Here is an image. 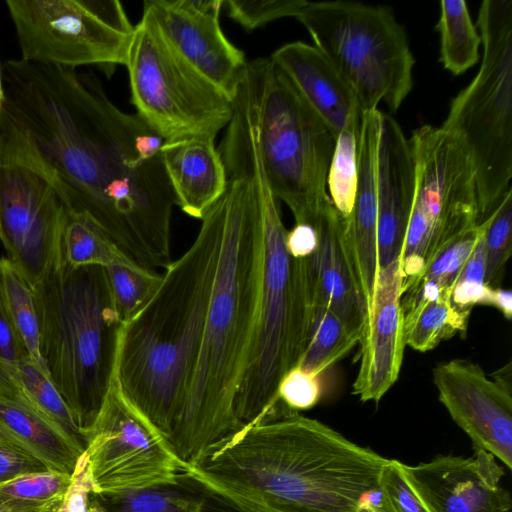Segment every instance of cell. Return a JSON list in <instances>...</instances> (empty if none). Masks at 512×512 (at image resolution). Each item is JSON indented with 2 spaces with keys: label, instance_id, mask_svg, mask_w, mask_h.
Returning <instances> with one entry per match:
<instances>
[{
  "label": "cell",
  "instance_id": "836d02e7",
  "mask_svg": "<svg viewBox=\"0 0 512 512\" xmlns=\"http://www.w3.org/2000/svg\"><path fill=\"white\" fill-rule=\"evenodd\" d=\"M116 313L129 322L153 297L163 275L137 264H115L105 268Z\"/></svg>",
  "mask_w": 512,
  "mask_h": 512
},
{
  "label": "cell",
  "instance_id": "83f0119b",
  "mask_svg": "<svg viewBox=\"0 0 512 512\" xmlns=\"http://www.w3.org/2000/svg\"><path fill=\"white\" fill-rule=\"evenodd\" d=\"M435 29L440 39L439 61L445 70L458 76L478 63L482 41L466 1L442 0Z\"/></svg>",
  "mask_w": 512,
  "mask_h": 512
},
{
  "label": "cell",
  "instance_id": "6da1fadb",
  "mask_svg": "<svg viewBox=\"0 0 512 512\" xmlns=\"http://www.w3.org/2000/svg\"><path fill=\"white\" fill-rule=\"evenodd\" d=\"M2 76L0 161L43 176L67 211L139 266L166 268L177 200L164 139L115 106L93 73L19 58L4 63Z\"/></svg>",
  "mask_w": 512,
  "mask_h": 512
},
{
  "label": "cell",
  "instance_id": "8992f818",
  "mask_svg": "<svg viewBox=\"0 0 512 512\" xmlns=\"http://www.w3.org/2000/svg\"><path fill=\"white\" fill-rule=\"evenodd\" d=\"M40 353L80 434L109 389L119 329L104 267H70L64 259L32 287Z\"/></svg>",
  "mask_w": 512,
  "mask_h": 512
},
{
  "label": "cell",
  "instance_id": "f6af8a7d",
  "mask_svg": "<svg viewBox=\"0 0 512 512\" xmlns=\"http://www.w3.org/2000/svg\"><path fill=\"white\" fill-rule=\"evenodd\" d=\"M484 305L497 308L507 320L512 318V293L502 287L489 288Z\"/></svg>",
  "mask_w": 512,
  "mask_h": 512
},
{
  "label": "cell",
  "instance_id": "3957f363",
  "mask_svg": "<svg viewBox=\"0 0 512 512\" xmlns=\"http://www.w3.org/2000/svg\"><path fill=\"white\" fill-rule=\"evenodd\" d=\"M225 167L220 255L198 356L169 437L186 465L241 428L235 403L257 323L263 256L260 206L243 164L232 160Z\"/></svg>",
  "mask_w": 512,
  "mask_h": 512
},
{
  "label": "cell",
  "instance_id": "7bdbcfd3",
  "mask_svg": "<svg viewBox=\"0 0 512 512\" xmlns=\"http://www.w3.org/2000/svg\"><path fill=\"white\" fill-rule=\"evenodd\" d=\"M46 469L37 460L0 441V484L23 474Z\"/></svg>",
  "mask_w": 512,
  "mask_h": 512
},
{
  "label": "cell",
  "instance_id": "4dcf8cb0",
  "mask_svg": "<svg viewBox=\"0 0 512 512\" xmlns=\"http://www.w3.org/2000/svg\"><path fill=\"white\" fill-rule=\"evenodd\" d=\"M63 259L70 267L137 264L86 217L67 211L62 239ZM138 265V264H137Z\"/></svg>",
  "mask_w": 512,
  "mask_h": 512
},
{
  "label": "cell",
  "instance_id": "ee69618b",
  "mask_svg": "<svg viewBox=\"0 0 512 512\" xmlns=\"http://www.w3.org/2000/svg\"><path fill=\"white\" fill-rule=\"evenodd\" d=\"M285 245L288 253L297 259L313 256L318 246L316 230L309 224H295L287 230Z\"/></svg>",
  "mask_w": 512,
  "mask_h": 512
},
{
  "label": "cell",
  "instance_id": "4fadbf2b",
  "mask_svg": "<svg viewBox=\"0 0 512 512\" xmlns=\"http://www.w3.org/2000/svg\"><path fill=\"white\" fill-rule=\"evenodd\" d=\"M81 437L96 495L171 482L185 470L169 440L124 396L115 366L98 415Z\"/></svg>",
  "mask_w": 512,
  "mask_h": 512
},
{
  "label": "cell",
  "instance_id": "9c48e42d",
  "mask_svg": "<svg viewBox=\"0 0 512 512\" xmlns=\"http://www.w3.org/2000/svg\"><path fill=\"white\" fill-rule=\"evenodd\" d=\"M314 46L353 89L361 110L397 111L413 88L415 58L392 9L353 1H316L295 17Z\"/></svg>",
  "mask_w": 512,
  "mask_h": 512
},
{
  "label": "cell",
  "instance_id": "484cf974",
  "mask_svg": "<svg viewBox=\"0 0 512 512\" xmlns=\"http://www.w3.org/2000/svg\"><path fill=\"white\" fill-rule=\"evenodd\" d=\"M404 313V342L413 350L427 352L442 341L467 331L471 312L451 301V291L413 304Z\"/></svg>",
  "mask_w": 512,
  "mask_h": 512
},
{
  "label": "cell",
  "instance_id": "74e56055",
  "mask_svg": "<svg viewBox=\"0 0 512 512\" xmlns=\"http://www.w3.org/2000/svg\"><path fill=\"white\" fill-rule=\"evenodd\" d=\"M484 229L464 264L451 290V301L462 311L471 312L475 305H484L489 288L485 283L486 253Z\"/></svg>",
  "mask_w": 512,
  "mask_h": 512
},
{
  "label": "cell",
  "instance_id": "52a82bcc",
  "mask_svg": "<svg viewBox=\"0 0 512 512\" xmlns=\"http://www.w3.org/2000/svg\"><path fill=\"white\" fill-rule=\"evenodd\" d=\"M248 98L268 186L293 214L314 227L327 193L336 137L271 58L247 62Z\"/></svg>",
  "mask_w": 512,
  "mask_h": 512
},
{
  "label": "cell",
  "instance_id": "8d00e7d4",
  "mask_svg": "<svg viewBox=\"0 0 512 512\" xmlns=\"http://www.w3.org/2000/svg\"><path fill=\"white\" fill-rule=\"evenodd\" d=\"M24 356L26 354L5 307L0 283V400L31 412L19 376V363Z\"/></svg>",
  "mask_w": 512,
  "mask_h": 512
},
{
  "label": "cell",
  "instance_id": "7402d4cb",
  "mask_svg": "<svg viewBox=\"0 0 512 512\" xmlns=\"http://www.w3.org/2000/svg\"><path fill=\"white\" fill-rule=\"evenodd\" d=\"M270 58L335 137L348 123L361 122L363 111L353 89L314 45L290 42Z\"/></svg>",
  "mask_w": 512,
  "mask_h": 512
},
{
  "label": "cell",
  "instance_id": "1f68e13d",
  "mask_svg": "<svg viewBox=\"0 0 512 512\" xmlns=\"http://www.w3.org/2000/svg\"><path fill=\"white\" fill-rule=\"evenodd\" d=\"M357 343L359 339L347 331L331 309L324 305L316 306L311 338L298 367L310 374L322 376Z\"/></svg>",
  "mask_w": 512,
  "mask_h": 512
},
{
  "label": "cell",
  "instance_id": "7c38bea8",
  "mask_svg": "<svg viewBox=\"0 0 512 512\" xmlns=\"http://www.w3.org/2000/svg\"><path fill=\"white\" fill-rule=\"evenodd\" d=\"M30 62L78 68L125 65L135 26L117 0H7Z\"/></svg>",
  "mask_w": 512,
  "mask_h": 512
},
{
  "label": "cell",
  "instance_id": "ba28073f",
  "mask_svg": "<svg viewBox=\"0 0 512 512\" xmlns=\"http://www.w3.org/2000/svg\"><path fill=\"white\" fill-rule=\"evenodd\" d=\"M480 68L451 101L441 128L466 150L475 173L479 224L511 188L512 0H485L476 25Z\"/></svg>",
  "mask_w": 512,
  "mask_h": 512
},
{
  "label": "cell",
  "instance_id": "b9f144b4",
  "mask_svg": "<svg viewBox=\"0 0 512 512\" xmlns=\"http://www.w3.org/2000/svg\"><path fill=\"white\" fill-rule=\"evenodd\" d=\"M92 494H94V485L88 459L83 452L77 460L71 474V483L56 512H88Z\"/></svg>",
  "mask_w": 512,
  "mask_h": 512
},
{
  "label": "cell",
  "instance_id": "f1b7e54d",
  "mask_svg": "<svg viewBox=\"0 0 512 512\" xmlns=\"http://www.w3.org/2000/svg\"><path fill=\"white\" fill-rule=\"evenodd\" d=\"M483 229L484 224L480 223L443 246L423 272L402 288V303L410 305L451 291Z\"/></svg>",
  "mask_w": 512,
  "mask_h": 512
},
{
  "label": "cell",
  "instance_id": "e0dca14e",
  "mask_svg": "<svg viewBox=\"0 0 512 512\" xmlns=\"http://www.w3.org/2000/svg\"><path fill=\"white\" fill-rule=\"evenodd\" d=\"M406 482L428 512H510V492L500 486L504 468L483 450L468 458L438 455L411 466L398 461Z\"/></svg>",
  "mask_w": 512,
  "mask_h": 512
},
{
  "label": "cell",
  "instance_id": "ffe728a7",
  "mask_svg": "<svg viewBox=\"0 0 512 512\" xmlns=\"http://www.w3.org/2000/svg\"><path fill=\"white\" fill-rule=\"evenodd\" d=\"M382 112H364L357 137V190L352 211L343 218L352 268L370 312L377 274L376 159Z\"/></svg>",
  "mask_w": 512,
  "mask_h": 512
},
{
  "label": "cell",
  "instance_id": "277c9868",
  "mask_svg": "<svg viewBox=\"0 0 512 512\" xmlns=\"http://www.w3.org/2000/svg\"><path fill=\"white\" fill-rule=\"evenodd\" d=\"M223 195L201 220L191 246L162 274L150 301L119 329V387L168 440L178 420L202 341L220 255Z\"/></svg>",
  "mask_w": 512,
  "mask_h": 512
},
{
  "label": "cell",
  "instance_id": "8fae6325",
  "mask_svg": "<svg viewBox=\"0 0 512 512\" xmlns=\"http://www.w3.org/2000/svg\"><path fill=\"white\" fill-rule=\"evenodd\" d=\"M136 114L165 142L217 136L233 116V101L193 69L142 15L128 58Z\"/></svg>",
  "mask_w": 512,
  "mask_h": 512
},
{
  "label": "cell",
  "instance_id": "cb8c5ba5",
  "mask_svg": "<svg viewBox=\"0 0 512 512\" xmlns=\"http://www.w3.org/2000/svg\"><path fill=\"white\" fill-rule=\"evenodd\" d=\"M91 498L104 512H241L186 469L171 482Z\"/></svg>",
  "mask_w": 512,
  "mask_h": 512
},
{
  "label": "cell",
  "instance_id": "f35d334b",
  "mask_svg": "<svg viewBox=\"0 0 512 512\" xmlns=\"http://www.w3.org/2000/svg\"><path fill=\"white\" fill-rule=\"evenodd\" d=\"M306 0H223L230 18L252 30L284 17H296Z\"/></svg>",
  "mask_w": 512,
  "mask_h": 512
},
{
  "label": "cell",
  "instance_id": "bcb514c9",
  "mask_svg": "<svg viewBox=\"0 0 512 512\" xmlns=\"http://www.w3.org/2000/svg\"><path fill=\"white\" fill-rule=\"evenodd\" d=\"M0 512H53L41 506L0 495Z\"/></svg>",
  "mask_w": 512,
  "mask_h": 512
},
{
  "label": "cell",
  "instance_id": "d4e9b609",
  "mask_svg": "<svg viewBox=\"0 0 512 512\" xmlns=\"http://www.w3.org/2000/svg\"><path fill=\"white\" fill-rule=\"evenodd\" d=\"M0 441L43 464L72 474L82 452L23 407L0 400Z\"/></svg>",
  "mask_w": 512,
  "mask_h": 512
},
{
  "label": "cell",
  "instance_id": "d590c367",
  "mask_svg": "<svg viewBox=\"0 0 512 512\" xmlns=\"http://www.w3.org/2000/svg\"><path fill=\"white\" fill-rule=\"evenodd\" d=\"M70 483L71 474L46 469L1 483L0 495L56 512Z\"/></svg>",
  "mask_w": 512,
  "mask_h": 512
},
{
  "label": "cell",
  "instance_id": "7dc6e473",
  "mask_svg": "<svg viewBox=\"0 0 512 512\" xmlns=\"http://www.w3.org/2000/svg\"><path fill=\"white\" fill-rule=\"evenodd\" d=\"M4 102V88H3V77H2V66L0 65V110Z\"/></svg>",
  "mask_w": 512,
  "mask_h": 512
},
{
  "label": "cell",
  "instance_id": "2e32d148",
  "mask_svg": "<svg viewBox=\"0 0 512 512\" xmlns=\"http://www.w3.org/2000/svg\"><path fill=\"white\" fill-rule=\"evenodd\" d=\"M432 378L439 401L468 435L474 452L486 451L511 469L512 387L459 358L437 364Z\"/></svg>",
  "mask_w": 512,
  "mask_h": 512
},
{
  "label": "cell",
  "instance_id": "5b68a950",
  "mask_svg": "<svg viewBox=\"0 0 512 512\" xmlns=\"http://www.w3.org/2000/svg\"><path fill=\"white\" fill-rule=\"evenodd\" d=\"M242 162L260 206L263 256L255 336L235 403L241 427L261 419L279 403L278 385L307 349L316 307L312 256L297 259L286 249L279 201L268 186L254 139Z\"/></svg>",
  "mask_w": 512,
  "mask_h": 512
},
{
  "label": "cell",
  "instance_id": "9a60e30c",
  "mask_svg": "<svg viewBox=\"0 0 512 512\" xmlns=\"http://www.w3.org/2000/svg\"><path fill=\"white\" fill-rule=\"evenodd\" d=\"M223 0H146L143 15L168 45L232 101L247 61L220 26Z\"/></svg>",
  "mask_w": 512,
  "mask_h": 512
},
{
  "label": "cell",
  "instance_id": "7a4b0ae2",
  "mask_svg": "<svg viewBox=\"0 0 512 512\" xmlns=\"http://www.w3.org/2000/svg\"><path fill=\"white\" fill-rule=\"evenodd\" d=\"M388 460L280 404L185 469L241 512H358Z\"/></svg>",
  "mask_w": 512,
  "mask_h": 512
},
{
  "label": "cell",
  "instance_id": "f546056e",
  "mask_svg": "<svg viewBox=\"0 0 512 512\" xmlns=\"http://www.w3.org/2000/svg\"><path fill=\"white\" fill-rule=\"evenodd\" d=\"M0 283L9 319L26 356L45 366L32 286L8 257H0Z\"/></svg>",
  "mask_w": 512,
  "mask_h": 512
},
{
  "label": "cell",
  "instance_id": "ac0fdd59",
  "mask_svg": "<svg viewBox=\"0 0 512 512\" xmlns=\"http://www.w3.org/2000/svg\"><path fill=\"white\" fill-rule=\"evenodd\" d=\"M403 274L395 261L378 271L370 312L360 338V366L352 385L362 402L378 403L397 381L405 348L401 306Z\"/></svg>",
  "mask_w": 512,
  "mask_h": 512
},
{
  "label": "cell",
  "instance_id": "44dd1931",
  "mask_svg": "<svg viewBox=\"0 0 512 512\" xmlns=\"http://www.w3.org/2000/svg\"><path fill=\"white\" fill-rule=\"evenodd\" d=\"M318 246L312 256L316 306L324 305L341 320L347 331L361 338L367 309L350 261L344 237L343 217L331 199L313 227Z\"/></svg>",
  "mask_w": 512,
  "mask_h": 512
},
{
  "label": "cell",
  "instance_id": "ab89813d",
  "mask_svg": "<svg viewBox=\"0 0 512 512\" xmlns=\"http://www.w3.org/2000/svg\"><path fill=\"white\" fill-rule=\"evenodd\" d=\"M322 395L321 376L305 372L298 366L283 376L277 390L278 401L295 412L311 409Z\"/></svg>",
  "mask_w": 512,
  "mask_h": 512
},
{
  "label": "cell",
  "instance_id": "603a6c76",
  "mask_svg": "<svg viewBox=\"0 0 512 512\" xmlns=\"http://www.w3.org/2000/svg\"><path fill=\"white\" fill-rule=\"evenodd\" d=\"M214 138L190 137L164 142L163 164L179 206L202 220L226 190L228 176Z\"/></svg>",
  "mask_w": 512,
  "mask_h": 512
},
{
  "label": "cell",
  "instance_id": "4316f807",
  "mask_svg": "<svg viewBox=\"0 0 512 512\" xmlns=\"http://www.w3.org/2000/svg\"><path fill=\"white\" fill-rule=\"evenodd\" d=\"M19 376L31 412L63 440L83 453L85 444L79 427L46 366L24 356L19 363Z\"/></svg>",
  "mask_w": 512,
  "mask_h": 512
},
{
  "label": "cell",
  "instance_id": "5bb4252c",
  "mask_svg": "<svg viewBox=\"0 0 512 512\" xmlns=\"http://www.w3.org/2000/svg\"><path fill=\"white\" fill-rule=\"evenodd\" d=\"M67 209L34 170L0 161V240L33 287L63 260Z\"/></svg>",
  "mask_w": 512,
  "mask_h": 512
},
{
  "label": "cell",
  "instance_id": "e575fe53",
  "mask_svg": "<svg viewBox=\"0 0 512 512\" xmlns=\"http://www.w3.org/2000/svg\"><path fill=\"white\" fill-rule=\"evenodd\" d=\"M482 222L485 223V283L491 288L502 287L512 250V188Z\"/></svg>",
  "mask_w": 512,
  "mask_h": 512
},
{
  "label": "cell",
  "instance_id": "30bf717a",
  "mask_svg": "<svg viewBox=\"0 0 512 512\" xmlns=\"http://www.w3.org/2000/svg\"><path fill=\"white\" fill-rule=\"evenodd\" d=\"M415 191L400 255L403 286L448 242L479 225L475 173L461 143L443 128L422 125L409 138Z\"/></svg>",
  "mask_w": 512,
  "mask_h": 512
},
{
  "label": "cell",
  "instance_id": "d6986e66",
  "mask_svg": "<svg viewBox=\"0 0 512 512\" xmlns=\"http://www.w3.org/2000/svg\"><path fill=\"white\" fill-rule=\"evenodd\" d=\"M415 191L409 139L382 112L376 159L378 271L400 259Z\"/></svg>",
  "mask_w": 512,
  "mask_h": 512
},
{
  "label": "cell",
  "instance_id": "c3c4849f",
  "mask_svg": "<svg viewBox=\"0 0 512 512\" xmlns=\"http://www.w3.org/2000/svg\"><path fill=\"white\" fill-rule=\"evenodd\" d=\"M88 512H104L93 500L90 498V505Z\"/></svg>",
  "mask_w": 512,
  "mask_h": 512
},
{
  "label": "cell",
  "instance_id": "60d3db41",
  "mask_svg": "<svg viewBox=\"0 0 512 512\" xmlns=\"http://www.w3.org/2000/svg\"><path fill=\"white\" fill-rule=\"evenodd\" d=\"M378 482L395 512H428L406 482L398 460H388L381 470Z\"/></svg>",
  "mask_w": 512,
  "mask_h": 512
},
{
  "label": "cell",
  "instance_id": "d6a6232c",
  "mask_svg": "<svg viewBox=\"0 0 512 512\" xmlns=\"http://www.w3.org/2000/svg\"><path fill=\"white\" fill-rule=\"evenodd\" d=\"M361 122H350L337 135L327 175L329 197L336 211L347 218L357 190V137Z\"/></svg>",
  "mask_w": 512,
  "mask_h": 512
}]
</instances>
